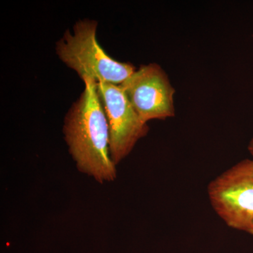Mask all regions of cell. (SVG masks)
Returning <instances> with one entry per match:
<instances>
[{"mask_svg": "<svg viewBox=\"0 0 253 253\" xmlns=\"http://www.w3.org/2000/svg\"><path fill=\"white\" fill-rule=\"evenodd\" d=\"M119 86L145 123L175 116V89L158 63L141 65Z\"/></svg>", "mask_w": 253, "mask_h": 253, "instance_id": "5b68a950", "label": "cell"}, {"mask_svg": "<svg viewBox=\"0 0 253 253\" xmlns=\"http://www.w3.org/2000/svg\"><path fill=\"white\" fill-rule=\"evenodd\" d=\"M248 149H249L250 154L252 156V159L253 160V137L249 142V146H248Z\"/></svg>", "mask_w": 253, "mask_h": 253, "instance_id": "8992f818", "label": "cell"}, {"mask_svg": "<svg viewBox=\"0 0 253 253\" xmlns=\"http://www.w3.org/2000/svg\"><path fill=\"white\" fill-rule=\"evenodd\" d=\"M216 214L232 229L253 235V160L244 159L208 184Z\"/></svg>", "mask_w": 253, "mask_h": 253, "instance_id": "3957f363", "label": "cell"}, {"mask_svg": "<svg viewBox=\"0 0 253 253\" xmlns=\"http://www.w3.org/2000/svg\"><path fill=\"white\" fill-rule=\"evenodd\" d=\"M97 27L96 20H79L73 32L67 30L56 42V54L82 81L88 78L96 83L121 85L136 68L131 63L113 59L104 51L96 39Z\"/></svg>", "mask_w": 253, "mask_h": 253, "instance_id": "7a4b0ae2", "label": "cell"}, {"mask_svg": "<svg viewBox=\"0 0 253 253\" xmlns=\"http://www.w3.org/2000/svg\"><path fill=\"white\" fill-rule=\"evenodd\" d=\"M109 131L110 156L116 166L147 135L149 126L139 117L122 88L110 83H96Z\"/></svg>", "mask_w": 253, "mask_h": 253, "instance_id": "277c9868", "label": "cell"}, {"mask_svg": "<svg viewBox=\"0 0 253 253\" xmlns=\"http://www.w3.org/2000/svg\"><path fill=\"white\" fill-rule=\"evenodd\" d=\"M83 82L84 90L65 116L64 139L79 172L100 184L112 182L118 172L110 156L107 120L96 83L88 78Z\"/></svg>", "mask_w": 253, "mask_h": 253, "instance_id": "6da1fadb", "label": "cell"}]
</instances>
